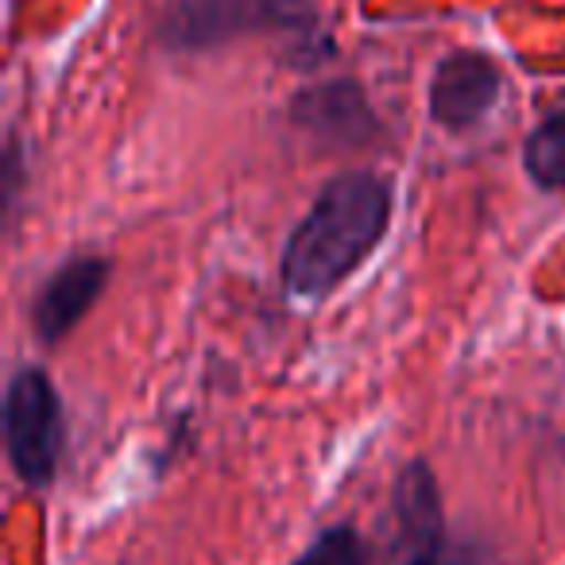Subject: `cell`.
Masks as SVG:
<instances>
[{
	"instance_id": "obj_10",
	"label": "cell",
	"mask_w": 565,
	"mask_h": 565,
	"mask_svg": "<svg viewBox=\"0 0 565 565\" xmlns=\"http://www.w3.org/2000/svg\"><path fill=\"white\" fill-rule=\"evenodd\" d=\"M434 565H492L477 546H449Z\"/></svg>"
},
{
	"instance_id": "obj_2",
	"label": "cell",
	"mask_w": 565,
	"mask_h": 565,
	"mask_svg": "<svg viewBox=\"0 0 565 565\" xmlns=\"http://www.w3.org/2000/svg\"><path fill=\"white\" fill-rule=\"evenodd\" d=\"M315 24V0H167L159 43L167 51H213L259 32L310 35Z\"/></svg>"
},
{
	"instance_id": "obj_1",
	"label": "cell",
	"mask_w": 565,
	"mask_h": 565,
	"mask_svg": "<svg viewBox=\"0 0 565 565\" xmlns=\"http://www.w3.org/2000/svg\"><path fill=\"white\" fill-rule=\"evenodd\" d=\"M392 221V186L376 171H345L322 186L282 248V287L318 302L376 252Z\"/></svg>"
},
{
	"instance_id": "obj_3",
	"label": "cell",
	"mask_w": 565,
	"mask_h": 565,
	"mask_svg": "<svg viewBox=\"0 0 565 565\" xmlns=\"http://www.w3.org/2000/svg\"><path fill=\"white\" fill-rule=\"evenodd\" d=\"M4 438L24 484H51L63 457V407L43 369H20L4 395Z\"/></svg>"
},
{
	"instance_id": "obj_8",
	"label": "cell",
	"mask_w": 565,
	"mask_h": 565,
	"mask_svg": "<svg viewBox=\"0 0 565 565\" xmlns=\"http://www.w3.org/2000/svg\"><path fill=\"white\" fill-rule=\"evenodd\" d=\"M523 167L542 190H565V113H554L526 136Z\"/></svg>"
},
{
	"instance_id": "obj_7",
	"label": "cell",
	"mask_w": 565,
	"mask_h": 565,
	"mask_svg": "<svg viewBox=\"0 0 565 565\" xmlns=\"http://www.w3.org/2000/svg\"><path fill=\"white\" fill-rule=\"evenodd\" d=\"M291 120L302 132L333 143V148H356V143H369L376 132V117H372L361 86L341 78L302 89L291 105Z\"/></svg>"
},
{
	"instance_id": "obj_4",
	"label": "cell",
	"mask_w": 565,
	"mask_h": 565,
	"mask_svg": "<svg viewBox=\"0 0 565 565\" xmlns=\"http://www.w3.org/2000/svg\"><path fill=\"white\" fill-rule=\"evenodd\" d=\"M392 565H434L449 550L438 477L426 461H411L392 492Z\"/></svg>"
},
{
	"instance_id": "obj_9",
	"label": "cell",
	"mask_w": 565,
	"mask_h": 565,
	"mask_svg": "<svg viewBox=\"0 0 565 565\" xmlns=\"http://www.w3.org/2000/svg\"><path fill=\"white\" fill-rule=\"evenodd\" d=\"M295 565H369V550L353 526H330Z\"/></svg>"
},
{
	"instance_id": "obj_6",
	"label": "cell",
	"mask_w": 565,
	"mask_h": 565,
	"mask_svg": "<svg viewBox=\"0 0 565 565\" xmlns=\"http://www.w3.org/2000/svg\"><path fill=\"white\" fill-rule=\"evenodd\" d=\"M109 282V259L102 256H74L63 264L47 282H43L40 299L32 307L35 338L43 345H58L74 326L86 318V310L97 302V295Z\"/></svg>"
},
{
	"instance_id": "obj_5",
	"label": "cell",
	"mask_w": 565,
	"mask_h": 565,
	"mask_svg": "<svg viewBox=\"0 0 565 565\" xmlns=\"http://www.w3.org/2000/svg\"><path fill=\"white\" fill-rule=\"evenodd\" d=\"M503 74L480 51H457V55L441 58L438 71L430 78V117L441 128H472L492 113L500 102Z\"/></svg>"
}]
</instances>
